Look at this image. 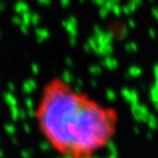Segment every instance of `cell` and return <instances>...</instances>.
Returning a JSON list of instances; mask_svg holds the SVG:
<instances>
[{
    "label": "cell",
    "instance_id": "1",
    "mask_svg": "<svg viewBox=\"0 0 158 158\" xmlns=\"http://www.w3.org/2000/svg\"><path fill=\"white\" fill-rule=\"evenodd\" d=\"M33 118L43 141L60 158H97L113 142L118 126L113 106L58 76L42 86Z\"/></svg>",
    "mask_w": 158,
    "mask_h": 158
}]
</instances>
